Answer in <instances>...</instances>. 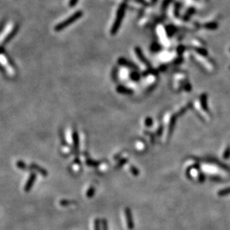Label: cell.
I'll return each mask as SVG.
<instances>
[{
    "mask_svg": "<svg viewBox=\"0 0 230 230\" xmlns=\"http://www.w3.org/2000/svg\"><path fill=\"white\" fill-rule=\"evenodd\" d=\"M127 9V4L125 2H122L120 4L119 6V8L117 10L116 16H115V21L111 27L110 29V34L112 35H115L119 31V29L121 27V25L122 23L123 18H124V14H125V11Z\"/></svg>",
    "mask_w": 230,
    "mask_h": 230,
    "instance_id": "6da1fadb",
    "label": "cell"
},
{
    "mask_svg": "<svg viewBox=\"0 0 230 230\" xmlns=\"http://www.w3.org/2000/svg\"><path fill=\"white\" fill-rule=\"evenodd\" d=\"M82 16H83L82 11H75L73 14L71 15L70 16H69V17L66 18V20L62 21V22H60V23L57 24L55 27V30L56 31H61V30L64 29H66V28H67L68 26H69L71 24L74 23L75 22H76L77 20H78Z\"/></svg>",
    "mask_w": 230,
    "mask_h": 230,
    "instance_id": "7a4b0ae2",
    "label": "cell"
},
{
    "mask_svg": "<svg viewBox=\"0 0 230 230\" xmlns=\"http://www.w3.org/2000/svg\"><path fill=\"white\" fill-rule=\"evenodd\" d=\"M124 214H125V217H126L127 226L128 229L133 230L134 228V222L131 210L129 208H126L124 209Z\"/></svg>",
    "mask_w": 230,
    "mask_h": 230,
    "instance_id": "3957f363",
    "label": "cell"
},
{
    "mask_svg": "<svg viewBox=\"0 0 230 230\" xmlns=\"http://www.w3.org/2000/svg\"><path fill=\"white\" fill-rule=\"evenodd\" d=\"M36 178H37V175L34 173H31L28 179L27 182H26V185L24 187L25 191L28 192L31 190V188H32V187L34 185V183L35 180H36Z\"/></svg>",
    "mask_w": 230,
    "mask_h": 230,
    "instance_id": "277c9868",
    "label": "cell"
},
{
    "mask_svg": "<svg viewBox=\"0 0 230 230\" xmlns=\"http://www.w3.org/2000/svg\"><path fill=\"white\" fill-rule=\"evenodd\" d=\"M118 62H119V64H121V66H124V67H127L131 68V69H138V67H136V65L135 64H134V63L130 61L127 60L126 59H124V58H120V59H119Z\"/></svg>",
    "mask_w": 230,
    "mask_h": 230,
    "instance_id": "5b68a950",
    "label": "cell"
},
{
    "mask_svg": "<svg viewBox=\"0 0 230 230\" xmlns=\"http://www.w3.org/2000/svg\"><path fill=\"white\" fill-rule=\"evenodd\" d=\"M135 52L136 54V56L138 57V59L142 61V63H144V64H146L147 66H150V64L148 63V61H147L146 58L143 55L142 52L141 50V49L139 47H136L135 48Z\"/></svg>",
    "mask_w": 230,
    "mask_h": 230,
    "instance_id": "8992f818",
    "label": "cell"
},
{
    "mask_svg": "<svg viewBox=\"0 0 230 230\" xmlns=\"http://www.w3.org/2000/svg\"><path fill=\"white\" fill-rule=\"evenodd\" d=\"M19 26L18 25H17V26H15L14 28L13 29V30L11 31V32L8 34V35H7V37H5V40L3 41V44H7V43H8L10 41V40H11L13 38V37L15 36V35H17V31H19Z\"/></svg>",
    "mask_w": 230,
    "mask_h": 230,
    "instance_id": "52a82bcc",
    "label": "cell"
},
{
    "mask_svg": "<svg viewBox=\"0 0 230 230\" xmlns=\"http://www.w3.org/2000/svg\"><path fill=\"white\" fill-rule=\"evenodd\" d=\"M31 168L32 169V170H36L37 172H38L40 175H42V176H44V177H46V176H48L47 171H46L45 169H43V168H42L41 167L39 166V165H37V164H31Z\"/></svg>",
    "mask_w": 230,
    "mask_h": 230,
    "instance_id": "ba28073f",
    "label": "cell"
},
{
    "mask_svg": "<svg viewBox=\"0 0 230 230\" xmlns=\"http://www.w3.org/2000/svg\"><path fill=\"white\" fill-rule=\"evenodd\" d=\"M116 91L118 93H122V94H131V93H133V91H132L131 89L121 85H119V87L116 88Z\"/></svg>",
    "mask_w": 230,
    "mask_h": 230,
    "instance_id": "9c48e42d",
    "label": "cell"
},
{
    "mask_svg": "<svg viewBox=\"0 0 230 230\" xmlns=\"http://www.w3.org/2000/svg\"><path fill=\"white\" fill-rule=\"evenodd\" d=\"M75 204V202L71 200H68V199H62L60 201V205L62 206H71L72 204Z\"/></svg>",
    "mask_w": 230,
    "mask_h": 230,
    "instance_id": "30bf717a",
    "label": "cell"
},
{
    "mask_svg": "<svg viewBox=\"0 0 230 230\" xmlns=\"http://www.w3.org/2000/svg\"><path fill=\"white\" fill-rule=\"evenodd\" d=\"M95 188H94L93 186H91L90 188H89V189L87 190V191H86V197H88V198H91V197H92L94 196V194H95Z\"/></svg>",
    "mask_w": 230,
    "mask_h": 230,
    "instance_id": "8fae6325",
    "label": "cell"
},
{
    "mask_svg": "<svg viewBox=\"0 0 230 230\" xmlns=\"http://www.w3.org/2000/svg\"><path fill=\"white\" fill-rule=\"evenodd\" d=\"M73 139H74V146H75V150H77V149L78 148V144H79L78 135L77 134V132H74Z\"/></svg>",
    "mask_w": 230,
    "mask_h": 230,
    "instance_id": "7c38bea8",
    "label": "cell"
},
{
    "mask_svg": "<svg viewBox=\"0 0 230 230\" xmlns=\"http://www.w3.org/2000/svg\"><path fill=\"white\" fill-rule=\"evenodd\" d=\"M17 167L20 168V169H21V170H27V166H26V164L22 161H17Z\"/></svg>",
    "mask_w": 230,
    "mask_h": 230,
    "instance_id": "4fadbf2b",
    "label": "cell"
},
{
    "mask_svg": "<svg viewBox=\"0 0 230 230\" xmlns=\"http://www.w3.org/2000/svg\"><path fill=\"white\" fill-rule=\"evenodd\" d=\"M100 220L99 219L94 220V230H100Z\"/></svg>",
    "mask_w": 230,
    "mask_h": 230,
    "instance_id": "5bb4252c",
    "label": "cell"
},
{
    "mask_svg": "<svg viewBox=\"0 0 230 230\" xmlns=\"http://www.w3.org/2000/svg\"><path fill=\"white\" fill-rule=\"evenodd\" d=\"M130 171H131L132 174H134V175L135 176H139V170H138V169H137L136 167H135L134 166L130 167Z\"/></svg>",
    "mask_w": 230,
    "mask_h": 230,
    "instance_id": "9a60e30c",
    "label": "cell"
},
{
    "mask_svg": "<svg viewBox=\"0 0 230 230\" xmlns=\"http://www.w3.org/2000/svg\"><path fill=\"white\" fill-rule=\"evenodd\" d=\"M101 225H102V230H109L108 229V223L107 220H101Z\"/></svg>",
    "mask_w": 230,
    "mask_h": 230,
    "instance_id": "2e32d148",
    "label": "cell"
},
{
    "mask_svg": "<svg viewBox=\"0 0 230 230\" xmlns=\"http://www.w3.org/2000/svg\"><path fill=\"white\" fill-rule=\"evenodd\" d=\"M86 164H87L88 166L95 167V166H98L99 164L98 162H95V161H92V160H91V159H90V160H87V161H86Z\"/></svg>",
    "mask_w": 230,
    "mask_h": 230,
    "instance_id": "e0dca14e",
    "label": "cell"
},
{
    "mask_svg": "<svg viewBox=\"0 0 230 230\" xmlns=\"http://www.w3.org/2000/svg\"><path fill=\"white\" fill-rule=\"evenodd\" d=\"M130 77H131V79H133V80L137 81V80H139V75L138 74V73H136V72H134V73H133L131 75H130Z\"/></svg>",
    "mask_w": 230,
    "mask_h": 230,
    "instance_id": "ac0fdd59",
    "label": "cell"
},
{
    "mask_svg": "<svg viewBox=\"0 0 230 230\" xmlns=\"http://www.w3.org/2000/svg\"><path fill=\"white\" fill-rule=\"evenodd\" d=\"M78 1L79 0H69V5L70 7H74V6H75L78 4Z\"/></svg>",
    "mask_w": 230,
    "mask_h": 230,
    "instance_id": "d6986e66",
    "label": "cell"
},
{
    "mask_svg": "<svg viewBox=\"0 0 230 230\" xmlns=\"http://www.w3.org/2000/svg\"><path fill=\"white\" fill-rule=\"evenodd\" d=\"M206 27L208 28V29H216L217 28V25H216L215 23H208V24H206Z\"/></svg>",
    "mask_w": 230,
    "mask_h": 230,
    "instance_id": "ffe728a7",
    "label": "cell"
},
{
    "mask_svg": "<svg viewBox=\"0 0 230 230\" xmlns=\"http://www.w3.org/2000/svg\"><path fill=\"white\" fill-rule=\"evenodd\" d=\"M152 124V120L151 118H149V117H148V118L145 120V125H146L147 126H150Z\"/></svg>",
    "mask_w": 230,
    "mask_h": 230,
    "instance_id": "44dd1931",
    "label": "cell"
}]
</instances>
